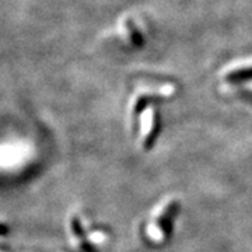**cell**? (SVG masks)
Segmentation results:
<instances>
[{
    "instance_id": "3",
    "label": "cell",
    "mask_w": 252,
    "mask_h": 252,
    "mask_svg": "<svg viewBox=\"0 0 252 252\" xmlns=\"http://www.w3.org/2000/svg\"><path fill=\"white\" fill-rule=\"evenodd\" d=\"M156 114H154L153 108H147L143 112L142 117V140L143 144H149L154 137V132H156Z\"/></svg>"
},
{
    "instance_id": "2",
    "label": "cell",
    "mask_w": 252,
    "mask_h": 252,
    "mask_svg": "<svg viewBox=\"0 0 252 252\" xmlns=\"http://www.w3.org/2000/svg\"><path fill=\"white\" fill-rule=\"evenodd\" d=\"M225 80L241 81L252 79V59L248 61H240L231 66H227L223 72Z\"/></svg>"
},
{
    "instance_id": "1",
    "label": "cell",
    "mask_w": 252,
    "mask_h": 252,
    "mask_svg": "<svg viewBox=\"0 0 252 252\" xmlns=\"http://www.w3.org/2000/svg\"><path fill=\"white\" fill-rule=\"evenodd\" d=\"M172 203L164 205V207L161 206L158 215L149 224V237L156 243H161L167 237V231L170 228V219L172 216Z\"/></svg>"
}]
</instances>
